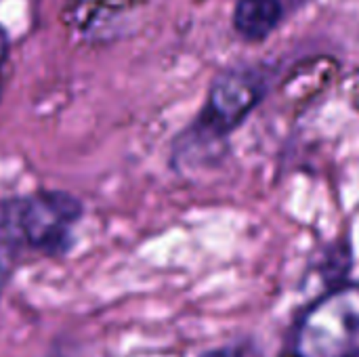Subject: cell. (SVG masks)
<instances>
[{
	"mask_svg": "<svg viewBox=\"0 0 359 357\" xmlns=\"http://www.w3.org/2000/svg\"><path fill=\"white\" fill-rule=\"evenodd\" d=\"M284 19L282 0H238L233 8V29L246 42H263Z\"/></svg>",
	"mask_w": 359,
	"mask_h": 357,
	"instance_id": "obj_4",
	"label": "cell"
},
{
	"mask_svg": "<svg viewBox=\"0 0 359 357\" xmlns=\"http://www.w3.org/2000/svg\"><path fill=\"white\" fill-rule=\"evenodd\" d=\"M82 213V202L59 189L0 198V274L8 276L27 255H63Z\"/></svg>",
	"mask_w": 359,
	"mask_h": 357,
	"instance_id": "obj_2",
	"label": "cell"
},
{
	"mask_svg": "<svg viewBox=\"0 0 359 357\" xmlns=\"http://www.w3.org/2000/svg\"><path fill=\"white\" fill-rule=\"evenodd\" d=\"M269 88L261 67L238 65L221 72L206 95L196 120L172 143V166L177 170L212 168L227 156L229 137L259 107Z\"/></svg>",
	"mask_w": 359,
	"mask_h": 357,
	"instance_id": "obj_1",
	"label": "cell"
},
{
	"mask_svg": "<svg viewBox=\"0 0 359 357\" xmlns=\"http://www.w3.org/2000/svg\"><path fill=\"white\" fill-rule=\"evenodd\" d=\"M294 357H359V284H341L299 318Z\"/></svg>",
	"mask_w": 359,
	"mask_h": 357,
	"instance_id": "obj_3",
	"label": "cell"
},
{
	"mask_svg": "<svg viewBox=\"0 0 359 357\" xmlns=\"http://www.w3.org/2000/svg\"><path fill=\"white\" fill-rule=\"evenodd\" d=\"M200 357H263L259 347L250 341H238L229 345H221L217 349H210Z\"/></svg>",
	"mask_w": 359,
	"mask_h": 357,
	"instance_id": "obj_5",
	"label": "cell"
},
{
	"mask_svg": "<svg viewBox=\"0 0 359 357\" xmlns=\"http://www.w3.org/2000/svg\"><path fill=\"white\" fill-rule=\"evenodd\" d=\"M4 61H6V40L0 32V93H2V80H4Z\"/></svg>",
	"mask_w": 359,
	"mask_h": 357,
	"instance_id": "obj_6",
	"label": "cell"
}]
</instances>
